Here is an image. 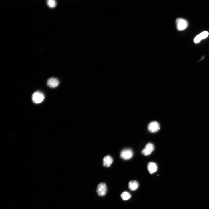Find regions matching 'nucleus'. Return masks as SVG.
Here are the masks:
<instances>
[{
    "instance_id": "7ed1b4c3",
    "label": "nucleus",
    "mask_w": 209,
    "mask_h": 209,
    "mask_svg": "<svg viewBox=\"0 0 209 209\" xmlns=\"http://www.w3.org/2000/svg\"><path fill=\"white\" fill-rule=\"evenodd\" d=\"M176 23L177 29L180 31L184 30L187 27L188 25L187 21L186 20L181 18L177 19L176 21Z\"/></svg>"
},
{
    "instance_id": "9b49d317",
    "label": "nucleus",
    "mask_w": 209,
    "mask_h": 209,
    "mask_svg": "<svg viewBox=\"0 0 209 209\" xmlns=\"http://www.w3.org/2000/svg\"><path fill=\"white\" fill-rule=\"evenodd\" d=\"M139 184L136 181H131L129 183L128 187L131 191H135L138 188Z\"/></svg>"
},
{
    "instance_id": "f03ea898",
    "label": "nucleus",
    "mask_w": 209,
    "mask_h": 209,
    "mask_svg": "<svg viewBox=\"0 0 209 209\" xmlns=\"http://www.w3.org/2000/svg\"><path fill=\"white\" fill-rule=\"evenodd\" d=\"M107 192V187L106 184L104 183H100L97 186V192L98 195L101 197L105 196Z\"/></svg>"
},
{
    "instance_id": "ddd939ff",
    "label": "nucleus",
    "mask_w": 209,
    "mask_h": 209,
    "mask_svg": "<svg viewBox=\"0 0 209 209\" xmlns=\"http://www.w3.org/2000/svg\"><path fill=\"white\" fill-rule=\"evenodd\" d=\"M47 3L48 5L51 8L54 7L56 5V2L55 0H48Z\"/></svg>"
},
{
    "instance_id": "1a4fd4ad",
    "label": "nucleus",
    "mask_w": 209,
    "mask_h": 209,
    "mask_svg": "<svg viewBox=\"0 0 209 209\" xmlns=\"http://www.w3.org/2000/svg\"><path fill=\"white\" fill-rule=\"evenodd\" d=\"M158 167L157 165L154 162H150L147 165L148 170L150 174H152L157 171Z\"/></svg>"
},
{
    "instance_id": "0eeeda50",
    "label": "nucleus",
    "mask_w": 209,
    "mask_h": 209,
    "mask_svg": "<svg viewBox=\"0 0 209 209\" xmlns=\"http://www.w3.org/2000/svg\"><path fill=\"white\" fill-rule=\"evenodd\" d=\"M59 81L57 79L52 77L49 79L47 82V85L50 88H55L59 84Z\"/></svg>"
},
{
    "instance_id": "6e6552de",
    "label": "nucleus",
    "mask_w": 209,
    "mask_h": 209,
    "mask_svg": "<svg viewBox=\"0 0 209 209\" xmlns=\"http://www.w3.org/2000/svg\"><path fill=\"white\" fill-rule=\"evenodd\" d=\"M209 33L207 31H204L198 35L195 38L194 41L196 43L200 42L202 40L207 38L208 36Z\"/></svg>"
},
{
    "instance_id": "f8f14e48",
    "label": "nucleus",
    "mask_w": 209,
    "mask_h": 209,
    "mask_svg": "<svg viewBox=\"0 0 209 209\" xmlns=\"http://www.w3.org/2000/svg\"><path fill=\"white\" fill-rule=\"evenodd\" d=\"M131 195L127 191H124L121 195V197L123 200L126 201L130 199Z\"/></svg>"
},
{
    "instance_id": "f257e3e1",
    "label": "nucleus",
    "mask_w": 209,
    "mask_h": 209,
    "mask_svg": "<svg viewBox=\"0 0 209 209\" xmlns=\"http://www.w3.org/2000/svg\"><path fill=\"white\" fill-rule=\"evenodd\" d=\"M44 94L40 91H37L34 93L32 95V100L33 103L36 104L41 103L44 100Z\"/></svg>"
},
{
    "instance_id": "39448f33",
    "label": "nucleus",
    "mask_w": 209,
    "mask_h": 209,
    "mask_svg": "<svg viewBox=\"0 0 209 209\" xmlns=\"http://www.w3.org/2000/svg\"><path fill=\"white\" fill-rule=\"evenodd\" d=\"M133 152L130 149H126L121 151L120 153L121 158L124 160H129L131 159L133 156Z\"/></svg>"
},
{
    "instance_id": "9d476101",
    "label": "nucleus",
    "mask_w": 209,
    "mask_h": 209,
    "mask_svg": "<svg viewBox=\"0 0 209 209\" xmlns=\"http://www.w3.org/2000/svg\"><path fill=\"white\" fill-rule=\"evenodd\" d=\"M113 160L111 156L107 155L104 158L103 160V164L104 166L110 167L112 163Z\"/></svg>"
},
{
    "instance_id": "423d86ee",
    "label": "nucleus",
    "mask_w": 209,
    "mask_h": 209,
    "mask_svg": "<svg viewBox=\"0 0 209 209\" xmlns=\"http://www.w3.org/2000/svg\"><path fill=\"white\" fill-rule=\"evenodd\" d=\"M154 145L150 143L147 144L142 151V154L145 156L150 155L154 151Z\"/></svg>"
},
{
    "instance_id": "20e7f679",
    "label": "nucleus",
    "mask_w": 209,
    "mask_h": 209,
    "mask_svg": "<svg viewBox=\"0 0 209 209\" xmlns=\"http://www.w3.org/2000/svg\"><path fill=\"white\" fill-rule=\"evenodd\" d=\"M160 128V125L158 122L152 121L148 125V129L149 132L154 133L158 132Z\"/></svg>"
}]
</instances>
